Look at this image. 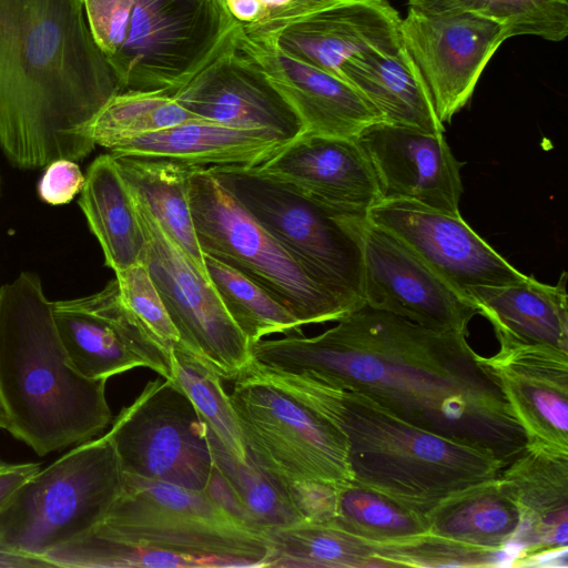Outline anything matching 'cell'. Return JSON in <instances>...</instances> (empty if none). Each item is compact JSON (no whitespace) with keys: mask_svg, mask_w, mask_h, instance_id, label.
I'll return each instance as SVG.
<instances>
[{"mask_svg":"<svg viewBox=\"0 0 568 568\" xmlns=\"http://www.w3.org/2000/svg\"><path fill=\"white\" fill-rule=\"evenodd\" d=\"M207 170L314 282L354 310L365 305L363 231L367 217L322 205L255 166Z\"/></svg>","mask_w":568,"mask_h":568,"instance_id":"52a82bcc","label":"cell"},{"mask_svg":"<svg viewBox=\"0 0 568 568\" xmlns=\"http://www.w3.org/2000/svg\"><path fill=\"white\" fill-rule=\"evenodd\" d=\"M115 278L125 306L171 356L172 349L180 343V335L146 267L136 263L116 272Z\"/></svg>","mask_w":568,"mask_h":568,"instance_id":"f35d334b","label":"cell"},{"mask_svg":"<svg viewBox=\"0 0 568 568\" xmlns=\"http://www.w3.org/2000/svg\"><path fill=\"white\" fill-rule=\"evenodd\" d=\"M197 119L171 93L123 91L100 109L90 132L95 145L111 150L124 140Z\"/></svg>","mask_w":568,"mask_h":568,"instance_id":"836d02e7","label":"cell"},{"mask_svg":"<svg viewBox=\"0 0 568 568\" xmlns=\"http://www.w3.org/2000/svg\"><path fill=\"white\" fill-rule=\"evenodd\" d=\"M123 479L106 434L77 445L17 489L0 511V547L49 565L47 554L103 520Z\"/></svg>","mask_w":568,"mask_h":568,"instance_id":"ba28073f","label":"cell"},{"mask_svg":"<svg viewBox=\"0 0 568 568\" xmlns=\"http://www.w3.org/2000/svg\"><path fill=\"white\" fill-rule=\"evenodd\" d=\"M333 520L344 530L371 544L402 540L424 534L428 528L425 515L354 480L337 488Z\"/></svg>","mask_w":568,"mask_h":568,"instance_id":"e575fe53","label":"cell"},{"mask_svg":"<svg viewBox=\"0 0 568 568\" xmlns=\"http://www.w3.org/2000/svg\"><path fill=\"white\" fill-rule=\"evenodd\" d=\"M286 143L277 134L197 119L124 140L111 154L169 159L193 166H256Z\"/></svg>","mask_w":568,"mask_h":568,"instance_id":"cb8c5ba5","label":"cell"},{"mask_svg":"<svg viewBox=\"0 0 568 568\" xmlns=\"http://www.w3.org/2000/svg\"><path fill=\"white\" fill-rule=\"evenodd\" d=\"M112 155L132 195L146 206L164 232L209 276L191 212L190 176L195 166L161 158Z\"/></svg>","mask_w":568,"mask_h":568,"instance_id":"83f0119b","label":"cell"},{"mask_svg":"<svg viewBox=\"0 0 568 568\" xmlns=\"http://www.w3.org/2000/svg\"><path fill=\"white\" fill-rule=\"evenodd\" d=\"M0 428L7 429V415L0 396Z\"/></svg>","mask_w":568,"mask_h":568,"instance_id":"ee69618b","label":"cell"},{"mask_svg":"<svg viewBox=\"0 0 568 568\" xmlns=\"http://www.w3.org/2000/svg\"><path fill=\"white\" fill-rule=\"evenodd\" d=\"M0 567H49L47 562L0 547Z\"/></svg>","mask_w":568,"mask_h":568,"instance_id":"7bdbcfd3","label":"cell"},{"mask_svg":"<svg viewBox=\"0 0 568 568\" xmlns=\"http://www.w3.org/2000/svg\"><path fill=\"white\" fill-rule=\"evenodd\" d=\"M567 273L548 285L532 276L466 291L468 301L491 323L500 346L550 345L568 352Z\"/></svg>","mask_w":568,"mask_h":568,"instance_id":"d4e9b609","label":"cell"},{"mask_svg":"<svg viewBox=\"0 0 568 568\" xmlns=\"http://www.w3.org/2000/svg\"><path fill=\"white\" fill-rule=\"evenodd\" d=\"M320 335L251 345L253 362L356 390L404 419L493 454L505 467L527 447L500 387L466 335L420 326L368 305Z\"/></svg>","mask_w":568,"mask_h":568,"instance_id":"6da1fadb","label":"cell"},{"mask_svg":"<svg viewBox=\"0 0 568 568\" xmlns=\"http://www.w3.org/2000/svg\"><path fill=\"white\" fill-rule=\"evenodd\" d=\"M497 479L520 516L514 564L527 556L568 548V456L526 447Z\"/></svg>","mask_w":568,"mask_h":568,"instance_id":"603a6c76","label":"cell"},{"mask_svg":"<svg viewBox=\"0 0 568 568\" xmlns=\"http://www.w3.org/2000/svg\"><path fill=\"white\" fill-rule=\"evenodd\" d=\"M78 204L101 245L108 267L116 273L140 262L144 234L133 196L111 153L90 164Z\"/></svg>","mask_w":568,"mask_h":568,"instance_id":"4316f807","label":"cell"},{"mask_svg":"<svg viewBox=\"0 0 568 568\" xmlns=\"http://www.w3.org/2000/svg\"><path fill=\"white\" fill-rule=\"evenodd\" d=\"M341 78L388 123L443 134L430 93L403 43L361 54L341 69Z\"/></svg>","mask_w":568,"mask_h":568,"instance_id":"484cf974","label":"cell"},{"mask_svg":"<svg viewBox=\"0 0 568 568\" xmlns=\"http://www.w3.org/2000/svg\"><path fill=\"white\" fill-rule=\"evenodd\" d=\"M106 435L124 474L205 489L213 467L209 427L174 382L150 381Z\"/></svg>","mask_w":568,"mask_h":568,"instance_id":"8fae6325","label":"cell"},{"mask_svg":"<svg viewBox=\"0 0 568 568\" xmlns=\"http://www.w3.org/2000/svg\"><path fill=\"white\" fill-rule=\"evenodd\" d=\"M118 92L77 0H0V149L11 165L84 159L92 120Z\"/></svg>","mask_w":568,"mask_h":568,"instance_id":"7a4b0ae2","label":"cell"},{"mask_svg":"<svg viewBox=\"0 0 568 568\" xmlns=\"http://www.w3.org/2000/svg\"><path fill=\"white\" fill-rule=\"evenodd\" d=\"M428 13L469 12L494 20L515 36L559 42L568 34V0H407Z\"/></svg>","mask_w":568,"mask_h":568,"instance_id":"d590c367","label":"cell"},{"mask_svg":"<svg viewBox=\"0 0 568 568\" xmlns=\"http://www.w3.org/2000/svg\"><path fill=\"white\" fill-rule=\"evenodd\" d=\"M106 379L71 364L40 277L0 286V396L7 429L39 456L93 439L112 422Z\"/></svg>","mask_w":568,"mask_h":568,"instance_id":"277c9868","label":"cell"},{"mask_svg":"<svg viewBox=\"0 0 568 568\" xmlns=\"http://www.w3.org/2000/svg\"><path fill=\"white\" fill-rule=\"evenodd\" d=\"M172 378L190 398L226 453L246 464L250 459L230 396L220 375L179 343L171 352Z\"/></svg>","mask_w":568,"mask_h":568,"instance_id":"d6a6232c","label":"cell"},{"mask_svg":"<svg viewBox=\"0 0 568 568\" xmlns=\"http://www.w3.org/2000/svg\"><path fill=\"white\" fill-rule=\"evenodd\" d=\"M255 169L345 214L367 217L382 201L373 168L356 139L304 132Z\"/></svg>","mask_w":568,"mask_h":568,"instance_id":"44dd1931","label":"cell"},{"mask_svg":"<svg viewBox=\"0 0 568 568\" xmlns=\"http://www.w3.org/2000/svg\"><path fill=\"white\" fill-rule=\"evenodd\" d=\"M399 36L443 124L468 103L489 60L509 38L504 26L474 13L413 8L400 20Z\"/></svg>","mask_w":568,"mask_h":568,"instance_id":"4fadbf2b","label":"cell"},{"mask_svg":"<svg viewBox=\"0 0 568 568\" xmlns=\"http://www.w3.org/2000/svg\"><path fill=\"white\" fill-rule=\"evenodd\" d=\"M497 478L458 490L438 503L425 515L427 531L484 548H516L520 516Z\"/></svg>","mask_w":568,"mask_h":568,"instance_id":"f1b7e54d","label":"cell"},{"mask_svg":"<svg viewBox=\"0 0 568 568\" xmlns=\"http://www.w3.org/2000/svg\"><path fill=\"white\" fill-rule=\"evenodd\" d=\"M90 531L202 558L216 568L264 567L270 554L267 535L234 517L206 489L129 474L103 520Z\"/></svg>","mask_w":568,"mask_h":568,"instance_id":"8992f818","label":"cell"},{"mask_svg":"<svg viewBox=\"0 0 568 568\" xmlns=\"http://www.w3.org/2000/svg\"><path fill=\"white\" fill-rule=\"evenodd\" d=\"M190 202L202 253L253 281L303 326L337 321L354 311L314 282L207 168L192 171Z\"/></svg>","mask_w":568,"mask_h":568,"instance_id":"30bf717a","label":"cell"},{"mask_svg":"<svg viewBox=\"0 0 568 568\" xmlns=\"http://www.w3.org/2000/svg\"><path fill=\"white\" fill-rule=\"evenodd\" d=\"M133 200L145 239L139 263L150 273L180 343L221 378L234 381L252 362L248 341L227 314L209 276L164 232L146 206L135 196Z\"/></svg>","mask_w":568,"mask_h":568,"instance_id":"7c38bea8","label":"cell"},{"mask_svg":"<svg viewBox=\"0 0 568 568\" xmlns=\"http://www.w3.org/2000/svg\"><path fill=\"white\" fill-rule=\"evenodd\" d=\"M479 361L523 427L527 447L568 456V352L519 344Z\"/></svg>","mask_w":568,"mask_h":568,"instance_id":"d6986e66","label":"cell"},{"mask_svg":"<svg viewBox=\"0 0 568 568\" xmlns=\"http://www.w3.org/2000/svg\"><path fill=\"white\" fill-rule=\"evenodd\" d=\"M204 264L224 308L250 345L271 334H302L303 325L253 281L212 256L204 255Z\"/></svg>","mask_w":568,"mask_h":568,"instance_id":"1f68e13d","label":"cell"},{"mask_svg":"<svg viewBox=\"0 0 568 568\" xmlns=\"http://www.w3.org/2000/svg\"><path fill=\"white\" fill-rule=\"evenodd\" d=\"M367 219L402 241L465 297L470 287L504 285L527 276L474 232L460 213L382 200Z\"/></svg>","mask_w":568,"mask_h":568,"instance_id":"2e32d148","label":"cell"},{"mask_svg":"<svg viewBox=\"0 0 568 568\" xmlns=\"http://www.w3.org/2000/svg\"><path fill=\"white\" fill-rule=\"evenodd\" d=\"M44 559L51 567L70 568L212 567L202 558L113 540L92 531L53 549Z\"/></svg>","mask_w":568,"mask_h":568,"instance_id":"8d00e7d4","label":"cell"},{"mask_svg":"<svg viewBox=\"0 0 568 568\" xmlns=\"http://www.w3.org/2000/svg\"><path fill=\"white\" fill-rule=\"evenodd\" d=\"M239 47L267 73L298 114L305 133L356 139L377 111L346 80L301 62L237 29Z\"/></svg>","mask_w":568,"mask_h":568,"instance_id":"7402d4cb","label":"cell"},{"mask_svg":"<svg viewBox=\"0 0 568 568\" xmlns=\"http://www.w3.org/2000/svg\"><path fill=\"white\" fill-rule=\"evenodd\" d=\"M373 545L388 567H500L513 566L518 556L516 548H484L428 531Z\"/></svg>","mask_w":568,"mask_h":568,"instance_id":"74e56055","label":"cell"},{"mask_svg":"<svg viewBox=\"0 0 568 568\" xmlns=\"http://www.w3.org/2000/svg\"><path fill=\"white\" fill-rule=\"evenodd\" d=\"M40 469L39 464H11L0 460V511L17 489Z\"/></svg>","mask_w":568,"mask_h":568,"instance_id":"b9f144b4","label":"cell"},{"mask_svg":"<svg viewBox=\"0 0 568 568\" xmlns=\"http://www.w3.org/2000/svg\"><path fill=\"white\" fill-rule=\"evenodd\" d=\"M356 141L369 160L382 200H406L459 213L464 163L454 156L444 133L378 121Z\"/></svg>","mask_w":568,"mask_h":568,"instance_id":"ac0fdd59","label":"cell"},{"mask_svg":"<svg viewBox=\"0 0 568 568\" xmlns=\"http://www.w3.org/2000/svg\"><path fill=\"white\" fill-rule=\"evenodd\" d=\"M213 463L230 488L240 519L264 532L305 520L288 494L250 457L246 464L230 456L209 429Z\"/></svg>","mask_w":568,"mask_h":568,"instance_id":"4dcf8cb0","label":"cell"},{"mask_svg":"<svg viewBox=\"0 0 568 568\" xmlns=\"http://www.w3.org/2000/svg\"><path fill=\"white\" fill-rule=\"evenodd\" d=\"M119 92L173 93L230 40L222 0H77Z\"/></svg>","mask_w":568,"mask_h":568,"instance_id":"5b68a950","label":"cell"},{"mask_svg":"<svg viewBox=\"0 0 568 568\" xmlns=\"http://www.w3.org/2000/svg\"><path fill=\"white\" fill-rule=\"evenodd\" d=\"M334 0H222L240 33L258 39Z\"/></svg>","mask_w":568,"mask_h":568,"instance_id":"ab89813d","label":"cell"},{"mask_svg":"<svg viewBox=\"0 0 568 568\" xmlns=\"http://www.w3.org/2000/svg\"><path fill=\"white\" fill-rule=\"evenodd\" d=\"M85 181L75 161L58 159L44 168L39 184L40 199L51 205L70 203L81 192Z\"/></svg>","mask_w":568,"mask_h":568,"instance_id":"60d3db41","label":"cell"},{"mask_svg":"<svg viewBox=\"0 0 568 568\" xmlns=\"http://www.w3.org/2000/svg\"><path fill=\"white\" fill-rule=\"evenodd\" d=\"M229 396L248 456L295 505L315 484L339 487L353 481L342 432L266 381L252 362L234 379Z\"/></svg>","mask_w":568,"mask_h":568,"instance_id":"9c48e42d","label":"cell"},{"mask_svg":"<svg viewBox=\"0 0 568 568\" xmlns=\"http://www.w3.org/2000/svg\"><path fill=\"white\" fill-rule=\"evenodd\" d=\"M230 40L186 83L172 93L200 119L237 129L265 130L288 142L304 125L263 68Z\"/></svg>","mask_w":568,"mask_h":568,"instance_id":"e0dca14e","label":"cell"},{"mask_svg":"<svg viewBox=\"0 0 568 568\" xmlns=\"http://www.w3.org/2000/svg\"><path fill=\"white\" fill-rule=\"evenodd\" d=\"M270 554L264 567L368 568L388 567L375 546L331 520H301L267 531Z\"/></svg>","mask_w":568,"mask_h":568,"instance_id":"f546056e","label":"cell"},{"mask_svg":"<svg viewBox=\"0 0 568 568\" xmlns=\"http://www.w3.org/2000/svg\"><path fill=\"white\" fill-rule=\"evenodd\" d=\"M365 305L420 326L467 334L476 307L402 241L367 219L363 231Z\"/></svg>","mask_w":568,"mask_h":568,"instance_id":"9a60e30c","label":"cell"},{"mask_svg":"<svg viewBox=\"0 0 568 568\" xmlns=\"http://www.w3.org/2000/svg\"><path fill=\"white\" fill-rule=\"evenodd\" d=\"M54 323L72 366L90 379L136 367L171 379V358L123 303L116 278L88 296L52 302Z\"/></svg>","mask_w":568,"mask_h":568,"instance_id":"5bb4252c","label":"cell"},{"mask_svg":"<svg viewBox=\"0 0 568 568\" xmlns=\"http://www.w3.org/2000/svg\"><path fill=\"white\" fill-rule=\"evenodd\" d=\"M252 363L342 432L354 481L418 514L504 468L493 454L412 425L356 390Z\"/></svg>","mask_w":568,"mask_h":568,"instance_id":"3957f363","label":"cell"},{"mask_svg":"<svg viewBox=\"0 0 568 568\" xmlns=\"http://www.w3.org/2000/svg\"><path fill=\"white\" fill-rule=\"evenodd\" d=\"M400 20L387 0H334L255 40L341 78L349 60L399 45Z\"/></svg>","mask_w":568,"mask_h":568,"instance_id":"ffe728a7","label":"cell"}]
</instances>
